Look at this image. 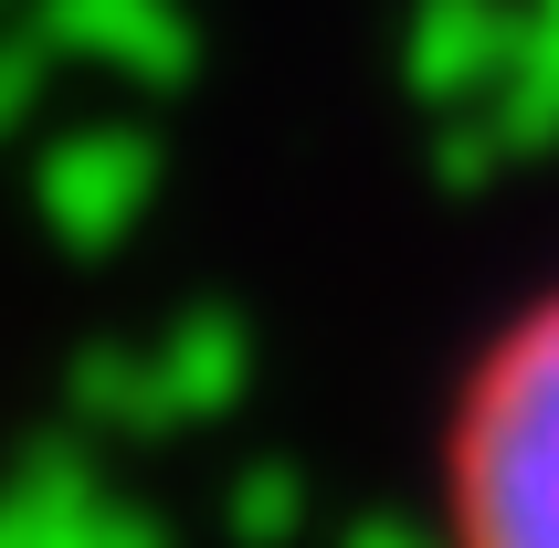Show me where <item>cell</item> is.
Segmentation results:
<instances>
[{"instance_id":"cell-1","label":"cell","mask_w":559,"mask_h":548,"mask_svg":"<svg viewBox=\"0 0 559 548\" xmlns=\"http://www.w3.org/2000/svg\"><path fill=\"white\" fill-rule=\"evenodd\" d=\"M433 486L443 548H559V285L465 369Z\"/></svg>"}]
</instances>
